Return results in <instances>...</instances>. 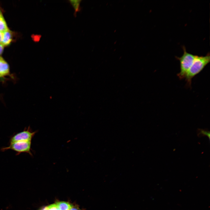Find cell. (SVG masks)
I'll return each instance as SVG.
<instances>
[{"instance_id": "obj_1", "label": "cell", "mask_w": 210, "mask_h": 210, "mask_svg": "<svg viewBox=\"0 0 210 210\" xmlns=\"http://www.w3.org/2000/svg\"><path fill=\"white\" fill-rule=\"evenodd\" d=\"M210 61L209 52L204 56L196 55L193 64L188 71L185 78L187 85L188 86L191 87L192 79L200 73Z\"/></svg>"}, {"instance_id": "obj_2", "label": "cell", "mask_w": 210, "mask_h": 210, "mask_svg": "<svg viewBox=\"0 0 210 210\" xmlns=\"http://www.w3.org/2000/svg\"><path fill=\"white\" fill-rule=\"evenodd\" d=\"M183 55L181 57H176V58L180 62V71L177 74L180 79H183L185 78L196 56V55L187 52L185 46H183Z\"/></svg>"}, {"instance_id": "obj_3", "label": "cell", "mask_w": 210, "mask_h": 210, "mask_svg": "<svg viewBox=\"0 0 210 210\" xmlns=\"http://www.w3.org/2000/svg\"><path fill=\"white\" fill-rule=\"evenodd\" d=\"M31 146V141H18L10 144L8 146L2 148L1 150L3 152L11 150L16 152V155L22 153H26L32 156Z\"/></svg>"}, {"instance_id": "obj_4", "label": "cell", "mask_w": 210, "mask_h": 210, "mask_svg": "<svg viewBox=\"0 0 210 210\" xmlns=\"http://www.w3.org/2000/svg\"><path fill=\"white\" fill-rule=\"evenodd\" d=\"M36 132H33L29 127L25 128L22 131L12 136L9 139V144L20 141H31Z\"/></svg>"}, {"instance_id": "obj_5", "label": "cell", "mask_w": 210, "mask_h": 210, "mask_svg": "<svg viewBox=\"0 0 210 210\" xmlns=\"http://www.w3.org/2000/svg\"><path fill=\"white\" fill-rule=\"evenodd\" d=\"M9 73V67L8 63L0 56V77L8 75Z\"/></svg>"}, {"instance_id": "obj_6", "label": "cell", "mask_w": 210, "mask_h": 210, "mask_svg": "<svg viewBox=\"0 0 210 210\" xmlns=\"http://www.w3.org/2000/svg\"><path fill=\"white\" fill-rule=\"evenodd\" d=\"M13 34L9 29L3 32V36L1 43L4 46L9 45L13 40Z\"/></svg>"}, {"instance_id": "obj_7", "label": "cell", "mask_w": 210, "mask_h": 210, "mask_svg": "<svg viewBox=\"0 0 210 210\" xmlns=\"http://www.w3.org/2000/svg\"><path fill=\"white\" fill-rule=\"evenodd\" d=\"M81 1H82L80 0H70L69 1L74 10V15L75 16H76L77 13L80 11L81 9L80 4Z\"/></svg>"}, {"instance_id": "obj_8", "label": "cell", "mask_w": 210, "mask_h": 210, "mask_svg": "<svg viewBox=\"0 0 210 210\" xmlns=\"http://www.w3.org/2000/svg\"><path fill=\"white\" fill-rule=\"evenodd\" d=\"M56 204L59 210H69L73 206L70 204L65 202H58Z\"/></svg>"}, {"instance_id": "obj_9", "label": "cell", "mask_w": 210, "mask_h": 210, "mask_svg": "<svg viewBox=\"0 0 210 210\" xmlns=\"http://www.w3.org/2000/svg\"><path fill=\"white\" fill-rule=\"evenodd\" d=\"M9 29L0 9V31L4 32Z\"/></svg>"}, {"instance_id": "obj_10", "label": "cell", "mask_w": 210, "mask_h": 210, "mask_svg": "<svg viewBox=\"0 0 210 210\" xmlns=\"http://www.w3.org/2000/svg\"><path fill=\"white\" fill-rule=\"evenodd\" d=\"M47 210H59L56 204L47 206Z\"/></svg>"}, {"instance_id": "obj_11", "label": "cell", "mask_w": 210, "mask_h": 210, "mask_svg": "<svg viewBox=\"0 0 210 210\" xmlns=\"http://www.w3.org/2000/svg\"><path fill=\"white\" fill-rule=\"evenodd\" d=\"M200 133L203 135L206 136L210 139V132L203 130H200Z\"/></svg>"}, {"instance_id": "obj_12", "label": "cell", "mask_w": 210, "mask_h": 210, "mask_svg": "<svg viewBox=\"0 0 210 210\" xmlns=\"http://www.w3.org/2000/svg\"><path fill=\"white\" fill-rule=\"evenodd\" d=\"M4 48V46L0 43V55L2 53Z\"/></svg>"}, {"instance_id": "obj_13", "label": "cell", "mask_w": 210, "mask_h": 210, "mask_svg": "<svg viewBox=\"0 0 210 210\" xmlns=\"http://www.w3.org/2000/svg\"><path fill=\"white\" fill-rule=\"evenodd\" d=\"M3 36V32L0 31V43H1Z\"/></svg>"}, {"instance_id": "obj_14", "label": "cell", "mask_w": 210, "mask_h": 210, "mask_svg": "<svg viewBox=\"0 0 210 210\" xmlns=\"http://www.w3.org/2000/svg\"><path fill=\"white\" fill-rule=\"evenodd\" d=\"M69 210H80L79 209L76 207H73V206Z\"/></svg>"}, {"instance_id": "obj_15", "label": "cell", "mask_w": 210, "mask_h": 210, "mask_svg": "<svg viewBox=\"0 0 210 210\" xmlns=\"http://www.w3.org/2000/svg\"><path fill=\"white\" fill-rule=\"evenodd\" d=\"M39 210H47V206L42 208Z\"/></svg>"}]
</instances>
